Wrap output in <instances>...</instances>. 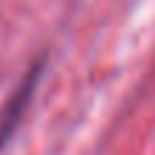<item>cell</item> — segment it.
Instances as JSON below:
<instances>
[{
  "mask_svg": "<svg viewBox=\"0 0 155 155\" xmlns=\"http://www.w3.org/2000/svg\"><path fill=\"white\" fill-rule=\"evenodd\" d=\"M38 78H40V63H35V66L29 69V75L20 81V86L12 92V98L6 101V106L0 109V147L15 135L20 118L26 115L29 104H32V95H35V89H38Z\"/></svg>",
  "mask_w": 155,
  "mask_h": 155,
  "instance_id": "obj_1",
  "label": "cell"
}]
</instances>
